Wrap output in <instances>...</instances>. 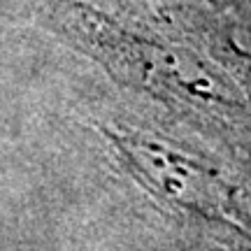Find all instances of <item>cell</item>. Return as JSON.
Masks as SVG:
<instances>
[{
    "label": "cell",
    "mask_w": 251,
    "mask_h": 251,
    "mask_svg": "<svg viewBox=\"0 0 251 251\" xmlns=\"http://www.w3.org/2000/svg\"><path fill=\"white\" fill-rule=\"evenodd\" d=\"M112 158L181 226L221 233L251 247V205L205 156L165 135L128 124H96Z\"/></svg>",
    "instance_id": "7a4b0ae2"
},
{
    "label": "cell",
    "mask_w": 251,
    "mask_h": 251,
    "mask_svg": "<svg viewBox=\"0 0 251 251\" xmlns=\"http://www.w3.org/2000/svg\"><path fill=\"white\" fill-rule=\"evenodd\" d=\"M40 21L105 68L126 89L202 124L230 126L244 105L219 72L186 47L142 35L77 0H42Z\"/></svg>",
    "instance_id": "6da1fadb"
}]
</instances>
